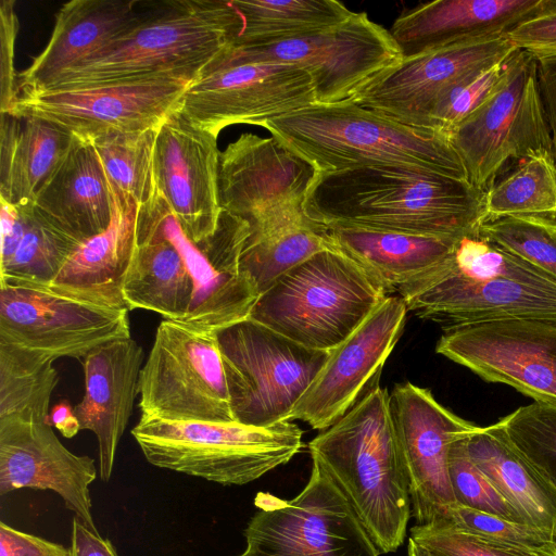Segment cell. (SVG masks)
<instances>
[{
	"label": "cell",
	"mask_w": 556,
	"mask_h": 556,
	"mask_svg": "<svg viewBox=\"0 0 556 556\" xmlns=\"http://www.w3.org/2000/svg\"><path fill=\"white\" fill-rule=\"evenodd\" d=\"M515 215L556 216V165L548 152H535L484 193L485 222Z\"/></svg>",
	"instance_id": "d590c367"
},
{
	"label": "cell",
	"mask_w": 556,
	"mask_h": 556,
	"mask_svg": "<svg viewBox=\"0 0 556 556\" xmlns=\"http://www.w3.org/2000/svg\"><path fill=\"white\" fill-rule=\"evenodd\" d=\"M0 556H71L70 547L0 522Z\"/></svg>",
	"instance_id": "bcb514c9"
},
{
	"label": "cell",
	"mask_w": 556,
	"mask_h": 556,
	"mask_svg": "<svg viewBox=\"0 0 556 556\" xmlns=\"http://www.w3.org/2000/svg\"><path fill=\"white\" fill-rule=\"evenodd\" d=\"M479 228L458 237L440 263L397 291L407 311L444 329L510 319L556 324V279Z\"/></svg>",
	"instance_id": "7a4b0ae2"
},
{
	"label": "cell",
	"mask_w": 556,
	"mask_h": 556,
	"mask_svg": "<svg viewBox=\"0 0 556 556\" xmlns=\"http://www.w3.org/2000/svg\"><path fill=\"white\" fill-rule=\"evenodd\" d=\"M240 28L241 20L231 1L160 2L143 10L129 28L40 90L200 73L233 42Z\"/></svg>",
	"instance_id": "5b68a950"
},
{
	"label": "cell",
	"mask_w": 556,
	"mask_h": 556,
	"mask_svg": "<svg viewBox=\"0 0 556 556\" xmlns=\"http://www.w3.org/2000/svg\"><path fill=\"white\" fill-rule=\"evenodd\" d=\"M200 73L23 91L10 114L54 122L83 139L109 132L157 130L180 109L185 92Z\"/></svg>",
	"instance_id": "4fadbf2b"
},
{
	"label": "cell",
	"mask_w": 556,
	"mask_h": 556,
	"mask_svg": "<svg viewBox=\"0 0 556 556\" xmlns=\"http://www.w3.org/2000/svg\"><path fill=\"white\" fill-rule=\"evenodd\" d=\"M71 556H118L112 542L74 516L71 533Z\"/></svg>",
	"instance_id": "7dc6e473"
},
{
	"label": "cell",
	"mask_w": 556,
	"mask_h": 556,
	"mask_svg": "<svg viewBox=\"0 0 556 556\" xmlns=\"http://www.w3.org/2000/svg\"><path fill=\"white\" fill-rule=\"evenodd\" d=\"M33 206L43 219L77 243L109 227L111 188L89 140L75 136L64 159L37 192Z\"/></svg>",
	"instance_id": "484cf974"
},
{
	"label": "cell",
	"mask_w": 556,
	"mask_h": 556,
	"mask_svg": "<svg viewBox=\"0 0 556 556\" xmlns=\"http://www.w3.org/2000/svg\"><path fill=\"white\" fill-rule=\"evenodd\" d=\"M131 338L127 308L63 295L48 287L0 285V342L54 359L81 361L109 342Z\"/></svg>",
	"instance_id": "e0dca14e"
},
{
	"label": "cell",
	"mask_w": 556,
	"mask_h": 556,
	"mask_svg": "<svg viewBox=\"0 0 556 556\" xmlns=\"http://www.w3.org/2000/svg\"><path fill=\"white\" fill-rule=\"evenodd\" d=\"M238 556H243V554H241V555H238Z\"/></svg>",
	"instance_id": "f5cc1de1"
},
{
	"label": "cell",
	"mask_w": 556,
	"mask_h": 556,
	"mask_svg": "<svg viewBox=\"0 0 556 556\" xmlns=\"http://www.w3.org/2000/svg\"><path fill=\"white\" fill-rule=\"evenodd\" d=\"M138 1L73 0L55 14L46 48L18 77L20 93L40 90L129 28L142 14Z\"/></svg>",
	"instance_id": "83f0119b"
},
{
	"label": "cell",
	"mask_w": 556,
	"mask_h": 556,
	"mask_svg": "<svg viewBox=\"0 0 556 556\" xmlns=\"http://www.w3.org/2000/svg\"><path fill=\"white\" fill-rule=\"evenodd\" d=\"M505 35L535 60L556 58V0H542L539 7L509 28Z\"/></svg>",
	"instance_id": "ee69618b"
},
{
	"label": "cell",
	"mask_w": 556,
	"mask_h": 556,
	"mask_svg": "<svg viewBox=\"0 0 556 556\" xmlns=\"http://www.w3.org/2000/svg\"><path fill=\"white\" fill-rule=\"evenodd\" d=\"M232 60L292 64L313 80L317 103L351 100L386 70L397 64L402 53L390 31L366 12H353L344 22L309 37L268 46H232L225 49Z\"/></svg>",
	"instance_id": "9a60e30c"
},
{
	"label": "cell",
	"mask_w": 556,
	"mask_h": 556,
	"mask_svg": "<svg viewBox=\"0 0 556 556\" xmlns=\"http://www.w3.org/2000/svg\"><path fill=\"white\" fill-rule=\"evenodd\" d=\"M435 352L488 382L556 407V324L510 319L450 327Z\"/></svg>",
	"instance_id": "ac0fdd59"
},
{
	"label": "cell",
	"mask_w": 556,
	"mask_h": 556,
	"mask_svg": "<svg viewBox=\"0 0 556 556\" xmlns=\"http://www.w3.org/2000/svg\"><path fill=\"white\" fill-rule=\"evenodd\" d=\"M409 538L435 556H549L488 541L439 522L414 526Z\"/></svg>",
	"instance_id": "7bdbcfd3"
},
{
	"label": "cell",
	"mask_w": 556,
	"mask_h": 556,
	"mask_svg": "<svg viewBox=\"0 0 556 556\" xmlns=\"http://www.w3.org/2000/svg\"><path fill=\"white\" fill-rule=\"evenodd\" d=\"M466 435L452 444L448 454V473L456 504L525 523L517 510L473 464L466 450Z\"/></svg>",
	"instance_id": "60d3db41"
},
{
	"label": "cell",
	"mask_w": 556,
	"mask_h": 556,
	"mask_svg": "<svg viewBox=\"0 0 556 556\" xmlns=\"http://www.w3.org/2000/svg\"><path fill=\"white\" fill-rule=\"evenodd\" d=\"M497 424L510 445L556 489V407L534 402Z\"/></svg>",
	"instance_id": "74e56055"
},
{
	"label": "cell",
	"mask_w": 556,
	"mask_h": 556,
	"mask_svg": "<svg viewBox=\"0 0 556 556\" xmlns=\"http://www.w3.org/2000/svg\"><path fill=\"white\" fill-rule=\"evenodd\" d=\"M131 434L153 466L223 485H243L287 464L302 448L291 421L270 427L141 416Z\"/></svg>",
	"instance_id": "52a82bcc"
},
{
	"label": "cell",
	"mask_w": 556,
	"mask_h": 556,
	"mask_svg": "<svg viewBox=\"0 0 556 556\" xmlns=\"http://www.w3.org/2000/svg\"><path fill=\"white\" fill-rule=\"evenodd\" d=\"M484 193L424 169L366 166L317 174L304 208L326 227L458 238L485 222Z\"/></svg>",
	"instance_id": "6da1fadb"
},
{
	"label": "cell",
	"mask_w": 556,
	"mask_h": 556,
	"mask_svg": "<svg viewBox=\"0 0 556 556\" xmlns=\"http://www.w3.org/2000/svg\"><path fill=\"white\" fill-rule=\"evenodd\" d=\"M74 139L54 122L0 114V199L14 205L33 203Z\"/></svg>",
	"instance_id": "f546056e"
},
{
	"label": "cell",
	"mask_w": 556,
	"mask_h": 556,
	"mask_svg": "<svg viewBox=\"0 0 556 556\" xmlns=\"http://www.w3.org/2000/svg\"><path fill=\"white\" fill-rule=\"evenodd\" d=\"M480 232L556 279V219L515 215L484 222Z\"/></svg>",
	"instance_id": "f35d334b"
},
{
	"label": "cell",
	"mask_w": 556,
	"mask_h": 556,
	"mask_svg": "<svg viewBox=\"0 0 556 556\" xmlns=\"http://www.w3.org/2000/svg\"><path fill=\"white\" fill-rule=\"evenodd\" d=\"M122 292L128 311H151L180 323L193 301V281L178 249L157 228L138 219Z\"/></svg>",
	"instance_id": "4dcf8cb0"
},
{
	"label": "cell",
	"mask_w": 556,
	"mask_h": 556,
	"mask_svg": "<svg viewBox=\"0 0 556 556\" xmlns=\"http://www.w3.org/2000/svg\"><path fill=\"white\" fill-rule=\"evenodd\" d=\"M435 522L498 544L556 556L553 538L549 534L527 523L509 521L458 504L447 507Z\"/></svg>",
	"instance_id": "ab89813d"
},
{
	"label": "cell",
	"mask_w": 556,
	"mask_h": 556,
	"mask_svg": "<svg viewBox=\"0 0 556 556\" xmlns=\"http://www.w3.org/2000/svg\"><path fill=\"white\" fill-rule=\"evenodd\" d=\"M143 349L132 338L103 344L81 361L84 395L74 406L81 430L98 440L99 475L108 482L116 451L139 394Z\"/></svg>",
	"instance_id": "cb8c5ba5"
},
{
	"label": "cell",
	"mask_w": 556,
	"mask_h": 556,
	"mask_svg": "<svg viewBox=\"0 0 556 556\" xmlns=\"http://www.w3.org/2000/svg\"><path fill=\"white\" fill-rule=\"evenodd\" d=\"M465 443L473 464L523 522L553 538L556 532V489L510 445L500 425L475 426Z\"/></svg>",
	"instance_id": "1f68e13d"
},
{
	"label": "cell",
	"mask_w": 556,
	"mask_h": 556,
	"mask_svg": "<svg viewBox=\"0 0 556 556\" xmlns=\"http://www.w3.org/2000/svg\"><path fill=\"white\" fill-rule=\"evenodd\" d=\"M225 49L202 68L182 98L181 113L199 129L218 138L230 125L264 127L273 118L317 103L312 77L303 68L240 62Z\"/></svg>",
	"instance_id": "5bb4252c"
},
{
	"label": "cell",
	"mask_w": 556,
	"mask_h": 556,
	"mask_svg": "<svg viewBox=\"0 0 556 556\" xmlns=\"http://www.w3.org/2000/svg\"><path fill=\"white\" fill-rule=\"evenodd\" d=\"M241 28L232 46H268L309 37L345 20L353 11L336 0H232Z\"/></svg>",
	"instance_id": "d6a6232c"
},
{
	"label": "cell",
	"mask_w": 556,
	"mask_h": 556,
	"mask_svg": "<svg viewBox=\"0 0 556 556\" xmlns=\"http://www.w3.org/2000/svg\"><path fill=\"white\" fill-rule=\"evenodd\" d=\"M244 529L243 556H379L352 508L323 469L313 463L308 482L293 498L268 492Z\"/></svg>",
	"instance_id": "7c38bea8"
},
{
	"label": "cell",
	"mask_w": 556,
	"mask_h": 556,
	"mask_svg": "<svg viewBox=\"0 0 556 556\" xmlns=\"http://www.w3.org/2000/svg\"><path fill=\"white\" fill-rule=\"evenodd\" d=\"M407 553L408 556H435L410 538L408 539Z\"/></svg>",
	"instance_id": "f907efd6"
},
{
	"label": "cell",
	"mask_w": 556,
	"mask_h": 556,
	"mask_svg": "<svg viewBox=\"0 0 556 556\" xmlns=\"http://www.w3.org/2000/svg\"><path fill=\"white\" fill-rule=\"evenodd\" d=\"M387 296L353 260L325 249L279 276L248 318L308 349L330 352Z\"/></svg>",
	"instance_id": "8992f818"
},
{
	"label": "cell",
	"mask_w": 556,
	"mask_h": 556,
	"mask_svg": "<svg viewBox=\"0 0 556 556\" xmlns=\"http://www.w3.org/2000/svg\"><path fill=\"white\" fill-rule=\"evenodd\" d=\"M325 229L333 249L359 265L387 295L428 273L451 252L457 239L357 228Z\"/></svg>",
	"instance_id": "f1b7e54d"
},
{
	"label": "cell",
	"mask_w": 556,
	"mask_h": 556,
	"mask_svg": "<svg viewBox=\"0 0 556 556\" xmlns=\"http://www.w3.org/2000/svg\"><path fill=\"white\" fill-rule=\"evenodd\" d=\"M448 139L469 184L483 192L511 163L535 152L552 154L536 60L518 49L491 93L448 132Z\"/></svg>",
	"instance_id": "ba28073f"
},
{
	"label": "cell",
	"mask_w": 556,
	"mask_h": 556,
	"mask_svg": "<svg viewBox=\"0 0 556 556\" xmlns=\"http://www.w3.org/2000/svg\"><path fill=\"white\" fill-rule=\"evenodd\" d=\"M308 451L380 554L397 551L406 536L412 502L388 390L372 388L321 430Z\"/></svg>",
	"instance_id": "3957f363"
},
{
	"label": "cell",
	"mask_w": 556,
	"mask_h": 556,
	"mask_svg": "<svg viewBox=\"0 0 556 556\" xmlns=\"http://www.w3.org/2000/svg\"><path fill=\"white\" fill-rule=\"evenodd\" d=\"M217 138L174 112L157 129L154 178L160 199L194 243L211 236L220 214Z\"/></svg>",
	"instance_id": "7402d4cb"
},
{
	"label": "cell",
	"mask_w": 556,
	"mask_h": 556,
	"mask_svg": "<svg viewBox=\"0 0 556 556\" xmlns=\"http://www.w3.org/2000/svg\"><path fill=\"white\" fill-rule=\"evenodd\" d=\"M517 50L505 34H500L403 58L349 101L400 123L428 129L429 114L443 92L478 68L505 62Z\"/></svg>",
	"instance_id": "d6986e66"
},
{
	"label": "cell",
	"mask_w": 556,
	"mask_h": 556,
	"mask_svg": "<svg viewBox=\"0 0 556 556\" xmlns=\"http://www.w3.org/2000/svg\"><path fill=\"white\" fill-rule=\"evenodd\" d=\"M48 424L58 429L67 439L75 437L81 430L74 412V406L65 399L52 407Z\"/></svg>",
	"instance_id": "681fc988"
},
{
	"label": "cell",
	"mask_w": 556,
	"mask_h": 556,
	"mask_svg": "<svg viewBox=\"0 0 556 556\" xmlns=\"http://www.w3.org/2000/svg\"><path fill=\"white\" fill-rule=\"evenodd\" d=\"M215 332L235 421L247 426L289 421L292 409L330 355L251 318Z\"/></svg>",
	"instance_id": "9c48e42d"
},
{
	"label": "cell",
	"mask_w": 556,
	"mask_h": 556,
	"mask_svg": "<svg viewBox=\"0 0 556 556\" xmlns=\"http://www.w3.org/2000/svg\"><path fill=\"white\" fill-rule=\"evenodd\" d=\"M390 410L409 486L412 516L417 525L438 521L455 505L448 473L452 444L475 425L441 405L426 388L397 383Z\"/></svg>",
	"instance_id": "ffe728a7"
},
{
	"label": "cell",
	"mask_w": 556,
	"mask_h": 556,
	"mask_svg": "<svg viewBox=\"0 0 556 556\" xmlns=\"http://www.w3.org/2000/svg\"><path fill=\"white\" fill-rule=\"evenodd\" d=\"M20 21L14 0L0 2V114L13 112L20 97L18 73L14 66Z\"/></svg>",
	"instance_id": "f6af8a7d"
},
{
	"label": "cell",
	"mask_w": 556,
	"mask_h": 556,
	"mask_svg": "<svg viewBox=\"0 0 556 556\" xmlns=\"http://www.w3.org/2000/svg\"><path fill=\"white\" fill-rule=\"evenodd\" d=\"M539 88L547 118L556 165V58L536 60Z\"/></svg>",
	"instance_id": "c3c4849f"
},
{
	"label": "cell",
	"mask_w": 556,
	"mask_h": 556,
	"mask_svg": "<svg viewBox=\"0 0 556 556\" xmlns=\"http://www.w3.org/2000/svg\"><path fill=\"white\" fill-rule=\"evenodd\" d=\"M542 0H437L399 15L389 29L402 56L457 41L505 34Z\"/></svg>",
	"instance_id": "4316f807"
},
{
	"label": "cell",
	"mask_w": 556,
	"mask_h": 556,
	"mask_svg": "<svg viewBox=\"0 0 556 556\" xmlns=\"http://www.w3.org/2000/svg\"><path fill=\"white\" fill-rule=\"evenodd\" d=\"M264 128L317 174L404 166L468 181L445 134L400 123L352 101L316 103L273 118Z\"/></svg>",
	"instance_id": "277c9868"
},
{
	"label": "cell",
	"mask_w": 556,
	"mask_h": 556,
	"mask_svg": "<svg viewBox=\"0 0 556 556\" xmlns=\"http://www.w3.org/2000/svg\"><path fill=\"white\" fill-rule=\"evenodd\" d=\"M54 361L0 342V420L49 422L50 399L60 380Z\"/></svg>",
	"instance_id": "836d02e7"
},
{
	"label": "cell",
	"mask_w": 556,
	"mask_h": 556,
	"mask_svg": "<svg viewBox=\"0 0 556 556\" xmlns=\"http://www.w3.org/2000/svg\"><path fill=\"white\" fill-rule=\"evenodd\" d=\"M156 131L109 132L86 139L109 180L137 203L140 215L153 213L162 202L153 166Z\"/></svg>",
	"instance_id": "e575fe53"
},
{
	"label": "cell",
	"mask_w": 556,
	"mask_h": 556,
	"mask_svg": "<svg viewBox=\"0 0 556 556\" xmlns=\"http://www.w3.org/2000/svg\"><path fill=\"white\" fill-rule=\"evenodd\" d=\"M94 459L71 452L49 424L0 420V495L20 489L49 490L87 527L97 530L90 485Z\"/></svg>",
	"instance_id": "603a6c76"
},
{
	"label": "cell",
	"mask_w": 556,
	"mask_h": 556,
	"mask_svg": "<svg viewBox=\"0 0 556 556\" xmlns=\"http://www.w3.org/2000/svg\"><path fill=\"white\" fill-rule=\"evenodd\" d=\"M316 175L275 137L242 134L219 154V206L248 223L249 242L275 241L313 225L304 204Z\"/></svg>",
	"instance_id": "30bf717a"
},
{
	"label": "cell",
	"mask_w": 556,
	"mask_h": 556,
	"mask_svg": "<svg viewBox=\"0 0 556 556\" xmlns=\"http://www.w3.org/2000/svg\"><path fill=\"white\" fill-rule=\"evenodd\" d=\"M407 312L400 295H388L349 338L330 351L289 421L300 419L313 429L325 430L378 386L382 367L404 330Z\"/></svg>",
	"instance_id": "44dd1931"
},
{
	"label": "cell",
	"mask_w": 556,
	"mask_h": 556,
	"mask_svg": "<svg viewBox=\"0 0 556 556\" xmlns=\"http://www.w3.org/2000/svg\"><path fill=\"white\" fill-rule=\"evenodd\" d=\"M553 543H554V549H555V553H556V532L553 536Z\"/></svg>",
	"instance_id": "816d5d0a"
},
{
	"label": "cell",
	"mask_w": 556,
	"mask_h": 556,
	"mask_svg": "<svg viewBox=\"0 0 556 556\" xmlns=\"http://www.w3.org/2000/svg\"><path fill=\"white\" fill-rule=\"evenodd\" d=\"M141 416L235 421L216 332L160 323L139 378Z\"/></svg>",
	"instance_id": "8fae6325"
},
{
	"label": "cell",
	"mask_w": 556,
	"mask_h": 556,
	"mask_svg": "<svg viewBox=\"0 0 556 556\" xmlns=\"http://www.w3.org/2000/svg\"><path fill=\"white\" fill-rule=\"evenodd\" d=\"M21 206L25 230L10 260L0 266V285L49 287L79 243L43 219L33 203Z\"/></svg>",
	"instance_id": "8d00e7d4"
},
{
	"label": "cell",
	"mask_w": 556,
	"mask_h": 556,
	"mask_svg": "<svg viewBox=\"0 0 556 556\" xmlns=\"http://www.w3.org/2000/svg\"><path fill=\"white\" fill-rule=\"evenodd\" d=\"M506 61L478 68L443 92L429 114L428 129L448 137V132L491 93L504 73Z\"/></svg>",
	"instance_id": "b9f144b4"
},
{
	"label": "cell",
	"mask_w": 556,
	"mask_h": 556,
	"mask_svg": "<svg viewBox=\"0 0 556 556\" xmlns=\"http://www.w3.org/2000/svg\"><path fill=\"white\" fill-rule=\"evenodd\" d=\"M109 184L112 194L109 227L79 243L48 288L101 306L127 308L122 288L136 247L138 205L110 180Z\"/></svg>",
	"instance_id": "d4e9b609"
},
{
	"label": "cell",
	"mask_w": 556,
	"mask_h": 556,
	"mask_svg": "<svg viewBox=\"0 0 556 556\" xmlns=\"http://www.w3.org/2000/svg\"><path fill=\"white\" fill-rule=\"evenodd\" d=\"M137 219L167 237L189 270L194 292L185 324L215 332L249 317L260 292L240 263L250 236L245 220L222 210L215 231L194 243L182 232L163 201L152 214H138Z\"/></svg>",
	"instance_id": "2e32d148"
}]
</instances>
